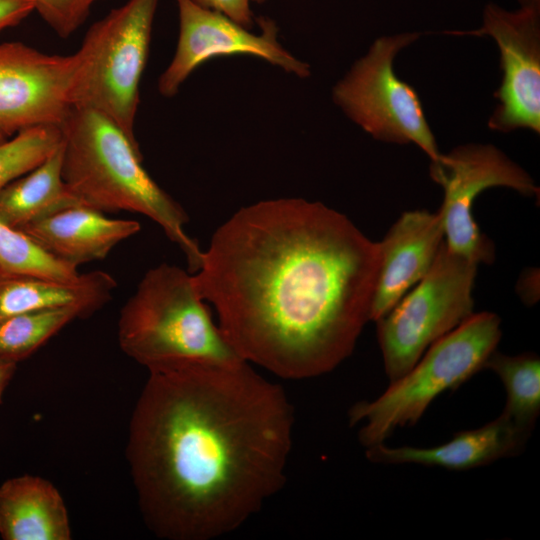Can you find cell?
Returning <instances> with one entry per match:
<instances>
[{
    "instance_id": "obj_1",
    "label": "cell",
    "mask_w": 540,
    "mask_h": 540,
    "mask_svg": "<svg viewBox=\"0 0 540 540\" xmlns=\"http://www.w3.org/2000/svg\"><path fill=\"white\" fill-rule=\"evenodd\" d=\"M379 267V242L346 215L278 198L219 226L193 281L244 361L300 380L352 354L370 321Z\"/></svg>"
},
{
    "instance_id": "obj_2",
    "label": "cell",
    "mask_w": 540,
    "mask_h": 540,
    "mask_svg": "<svg viewBox=\"0 0 540 540\" xmlns=\"http://www.w3.org/2000/svg\"><path fill=\"white\" fill-rule=\"evenodd\" d=\"M294 408L246 361L149 372L126 457L143 520L166 540H213L286 481Z\"/></svg>"
},
{
    "instance_id": "obj_3",
    "label": "cell",
    "mask_w": 540,
    "mask_h": 540,
    "mask_svg": "<svg viewBox=\"0 0 540 540\" xmlns=\"http://www.w3.org/2000/svg\"><path fill=\"white\" fill-rule=\"evenodd\" d=\"M59 128L62 176L81 204L103 213L129 211L150 218L183 252L188 271L197 272L203 250L185 231L187 213L144 169L139 144L89 108L72 106Z\"/></svg>"
},
{
    "instance_id": "obj_4",
    "label": "cell",
    "mask_w": 540,
    "mask_h": 540,
    "mask_svg": "<svg viewBox=\"0 0 540 540\" xmlns=\"http://www.w3.org/2000/svg\"><path fill=\"white\" fill-rule=\"evenodd\" d=\"M118 342L149 372L244 361L213 320L193 275L168 263L149 269L122 307Z\"/></svg>"
},
{
    "instance_id": "obj_5",
    "label": "cell",
    "mask_w": 540,
    "mask_h": 540,
    "mask_svg": "<svg viewBox=\"0 0 540 540\" xmlns=\"http://www.w3.org/2000/svg\"><path fill=\"white\" fill-rule=\"evenodd\" d=\"M501 335V319L496 313H473L432 344L381 395L355 403L348 420L351 426L361 423L360 444L366 449L384 443L396 429L416 424L440 394L457 389L484 369Z\"/></svg>"
},
{
    "instance_id": "obj_6",
    "label": "cell",
    "mask_w": 540,
    "mask_h": 540,
    "mask_svg": "<svg viewBox=\"0 0 540 540\" xmlns=\"http://www.w3.org/2000/svg\"><path fill=\"white\" fill-rule=\"evenodd\" d=\"M159 0H128L96 21L75 52L71 104L96 110L137 143L139 87Z\"/></svg>"
},
{
    "instance_id": "obj_7",
    "label": "cell",
    "mask_w": 540,
    "mask_h": 540,
    "mask_svg": "<svg viewBox=\"0 0 540 540\" xmlns=\"http://www.w3.org/2000/svg\"><path fill=\"white\" fill-rule=\"evenodd\" d=\"M478 266L443 241L426 275L375 321L390 382L403 376L432 344L474 313Z\"/></svg>"
},
{
    "instance_id": "obj_8",
    "label": "cell",
    "mask_w": 540,
    "mask_h": 540,
    "mask_svg": "<svg viewBox=\"0 0 540 540\" xmlns=\"http://www.w3.org/2000/svg\"><path fill=\"white\" fill-rule=\"evenodd\" d=\"M419 37L418 32L378 37L334 85L332 100L375 140L417 145L432 160L441 152L421 100L394 69L398 53Z\"/></svg>"
},
{
    "instance_id": "obj_9",
    "label": "cell",
    "mask_w": 540,
    "mask_h": 540,
    "mask_svg": "<svg viewBox=\"0 0 540 540\" xmlns=\"http://www.w3.org/2000/svg\"><path fill=\"white\" fill-rule=\"evenodd\" d=\"M429 174L443 189L437 212L446 245L478 265L493 263L496 250L474 219L477 197L494 187L509 188L526 197L539 196V187L531 175L489 143H466L440 153L430 160Z\"/></svg>"
},
{
    "instance_id": "obj_10",
    "label": "cell",
    "mask_w": 540,
    "mask_h": 540,
    "mask_svg": "<svg viewBox=\"0 0 540 540\" xmlns=\"http://www.w3.org/2000/svg\"><path fill=\"white\" fill-rule=\"evenodd\" d=\"M449 33L489 36L498 46L502 78L494 92L497 103L487 122L489 129L501 133L529 129L539 134L540 11L508 10L489 2L480 27Z\"/></svg>"
},
{
    "instance_id": "obj_11",
    "label": "cell",
    "mask_w": 540,
    "mask_h": 540,
    "mask_svg": "<svg viewBox=\"0 0 540 540\" xmlns=\"http://www.w3.org/2000/svg\"><path fill=\"white\" fill-rule=\"evenodd\" d=\"M175 1L179 35L175 54L158 80V91L162 96L176 95L197 67L219 56H256L299 78L310 76V66L294 57L278 41L279 29L274 20L258 17L260 31L256 34L192 0Z\"/></svg>"
},
{
    "instance_id": "obj_12",
    "label": "cell",
    "mask_w": 540,
    "mask_h": 540,
    "mask_svg": "<svg viewBox=\"0 0 540 540\" xmlns=\"http://www.w3.org/2000/svg\"><path fill=\"white\" fill-rule=\"evenodd\" d=\"M77 69L76 53L0 43V132L9 137L35 126H59L72 107Z\"/></svg>"
},
{
    "instance_id": "obj_13",
    "label": "cell",
    "mask_w": 540,
    "mask_h": 540,
    "mask_svg": "<svg viewBox=\"0 0 540 540\" xmlns=\"http://www.w3.org/2000/svg\"><path fill=\"white\" fill-rule=\"evenodd\" d=\"M444 241L438 212L411 210L392 224L380 248L370 321L384 316L429 271Z\"/></svg>"
},
{
    "instance_id": "obj_14",
    "label": "cell",
    "mask_w": 540,
    "mask_h": 540,
    "mask_svg": "<svg viewBox=\"0 0 540 540\" xmlns=\"http://www.w3.org/2000/svg\"><path fill=\"white\" fill-rule=\"evenodd\" d=\"M530 434L501 414L482 427L455 433L452 439L438 446L389 447L381 443L366 448L365 456L377 464H418L467 470L520 455Z\"/></svg>"
},
{
    "instance_id": "obj_15",
    "label": "cell",
    "mask_w": 540,
    "mask_h": 540,
    "mask_svg": "<svg viewBox=\"0 0 540 540\" xmlns=\"http://www.w3.org/2000/svg\"><path fill=\"white\" fill-rule=\"evenodd\" d=\"M140 224L107 217L86 205H76L22 227L54 257L79 266L104 259L120 242L137 234Z\"/></svg>"
},
{
    "instance_id": "obj_16",
    "label": "cell",
    "mask_w": 540,
    "mask_h": 540,
    "mask_svg": "<svg viewBox=\"0 0 540 540\" xmlns=\"http://www.w3.org/2000/svg\"><path fill=\"white\" fill-rule=\"evenodd\" d=\"M0 536L4 540H70L65 502L48 480L24 474L0 485Z\"/></svg>"
},
{
    "instance_id": "obj_17",
    "label": "cell",
    "mask_w": 540,
    "mask_h": 540,
    "mask_svg": "<svg viewBox=\"0 0 540 540\" xmlns=\"http://www.w3.org/2000/svg\"><path fill=\"white\" fill-rule=\"evenodd\" d=\"M117 287L104 271L80 274L75 281L0 271V320L41 309L79 307L88 316L100 310Z\"/></svg>"
},
{
    "instance_id": "obj_18",
    "label": "cell",
    "mask_w": 540,
    "mask_h": 540,
    "mask_svg": "<svg viewBox=\"0 0 540 540\" xmlns=\"http://www.w3.org/2000/svg\"><path fill=\"white\" fill-rule=\"evenodd\" d=\"M63 141L41 164L0 190V220L21 229L81 205L62 176ZM83 205V204H82Z\"/></svg>"
},
{
    "instance_id": "obj_19",
    "label": "cell",
    "mask_w": 540,
    "mask_h": 540,
    "mask_svg": "<svg viewBox=\"0 0 540 540\" xmlns=\"http://www.w3.org/2000/svg\"><path fill=\"white\" fill-rule=\"evenodd\" d=\"M484 369L501 380L506 403L501 413L518 427L532 433L540 414V359L535 353L506 355L495 350Z\"/></svg>"
},
{
    "instance_id": "obj_20",
    "label": "cell",
    "mask_w": 540,
    "mask_h": 540,
    "mask_svg": "<svg viewBox=\"0 0 540 540\" xmlns=\"http://www.w3.org/2000/svg\"><path fill=\"white\" fill-rule=\"evenodd\" d=\"M87 315L79 307L23 312L0 320V358L18 363L29 357L67 324Z\"/></svg>"
},
{
    "instance_id": "obj_21",
    "label": "cell",
    "mask_w": 540,
    "mask_h": 540,
    "mask_svg": "<svg viewBox=\"0 0 540 540\" xmlns=\"http://www.w3.org/2000/svg\"><path fill=\"white\" fill-rule=\"evenodd\" d=\"M77 266L66 263L47 252L25 232L0 220V271L75 281Z\"/></svg>"
},
{
    "instance_id": "obj_22",
    "label": "cell",
    "mask_w": 540,
    "mask_h": 540,
    "mask_svg": "<svg viewBox=\"0 0 540 540\" xmlns=\"http://www.w3.org/2000/svg\"><path fill=\"white\" fill-rule=\"evenodd\" d=\"M62 143L59 126L23 130L0 144V190L41 164Z\"/></svg>"
},
{
    "instance_id": "obj_23",
    "label": "cell",
    "mask_w": 540,
    "mask_h": 540,
    "mask_svg": "<svg viewBox=\"0 0 540 540\" xmlns=\"http://www.w3.org/2000/svg\"><path fill=\"white\" fill-rule=\"evenodd\" d=\"M35 11L61 38L70 37L85 22L91 8L101 0H32Z\"/></svg>"
},
{
    "instance_id": "obj_24",
    "label": "cell",
    "mask_w": 540,
    "mask_h": 540,
    "mask_svg": "<svg viewBox=\"0 0 540 540\" xmlns=\"http://www.w3.org/2000/svg\"><path fill=\"white\" fill-rule=\"evenodd\" d=\"M197 5L219 12L238 24L250 29L253 25L252 0H192Z\"/></svg>"
},
{
    "instance_id": "obj_25",
    "label": "cell",
    "mask_w": 540,
    "mask_h": 540,
    "mask_svg": "<svg viewBox=\"0 0 540 540\" xmlns=\"http://www.w3.org/2000/svg\"><path fill=\"white\" fill-rule=\"evenodd\" d=\"M35 11L32 0H0V33L16 26Z\"/></svg>"
},
{
    "instance_id": "obj_26",
    "label": "cell",
    "mask_w": 540,
    "mask_h": 540,
    "mask_svg": "<svg viewBox=\"0 0 540 540\" xmlns=\"http://www.w3.org/2000/svg\"><path fill=\"white\" fill-rule=\"evenodd\" d=\"M517 293L528 306L536 303L539 298V271L530 268L522 272L517 282Z\"/></svg>"
},
{
    "instance_id": "obj_27",
    "label": "cell",
    "mask_w": 540,
    "mask_h": 540,
    "mask_svg": "<svg viewBox=\"0 0 540 540\" xmlns=\"http://www.w3.org/2000/svg\"><path fill=\"white\" fill-rule=\"evenodd\" d=\"M17 363L0 358V404L2 403L3 394L12 379Z\"/></svg>"
},
{
    "instance_id": "obj_28",
    "label": "cell",
    "mask_w": 540,
    "mask_h": 540,
    "mask_svg": "<svg viewBox=\"0 0 540 540\" xmlns=\"http://www.w3.org/2000/svg\"><path fill=\"white\" fill-rule=\"evenodd\" d=\"M520 8L540 11V0H517Z\"/></svg>"
},
{
    "instance_id": "obj_29",
    "label": "cell",
    "mask_w": 540,
    "mask_h": 540,
    "mask_svg": "<svg viewBox=\"0 0 540 540\" xmlns=\"http://www.w3.org/2000/svg\"><path fill=\"white\" fill-rule=\"evenodd\" d=\"M8 136L0 132V144L8 140Z\"/></svg>"
},
{
    "instance_id": "obj_30",
    "label": "cell",
    "mask_w": 540,
    "mask_h": 540,
    "mask_svg": "<svg viewBox=\"0 0 540 540\" xmlns=\"http://www.w3.org/2000/svg\"><path fill=\"white\" fill-rule=\"evenodd\" d=\"M253 2H256V3H262L264 2L265 0H252Z\"/></svg>"
}]
</instances>
